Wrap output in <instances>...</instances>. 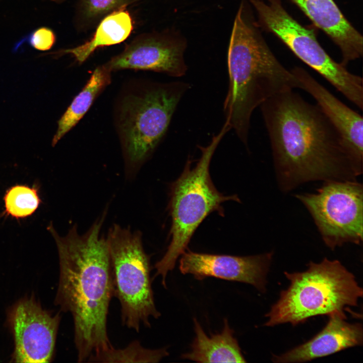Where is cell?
I'll return each instance as SVG.
<instances>
[{"label":"cell","mask_w":363,"mask_h":363,"mask_svg":"<svg viewBox=\"0 0 363 363\" xmlns=\"http://www.w3.org/2000/svg\"><path fill=\"white\" fill-rule=\"evenodd\" d=\"M260 108L283 191L310 181L354 180L359 175L344 141L318 105L290 90Z\"/></svg>","instance_id":"1"},{"label":"cell","mask_w":363,"mask_h":363,"mask_svg":"<svg viewBox=\"0 0 363 363\" xmlns=\"http://www.w3.org/2000/svg\"><path fill=\"white\" fill-rule=\"evenodd\" d=\"M107 210L84 234L74 225L65 236L52 224L47 229L56 245L59 278L55 304L69 312L74 326L78 362L112 347L107 330L113 296L110 259L106 238L100 231Z\"/></svg>","instance_id":"2"},{"label":"cell","mask_w":363,"mask_h":363,"mask_svg":"<svg viewBox=\"0 0 363 363\" xmlns=\"http://www.w3.org/2000/svg\"><path fill=\"white\" fill-rule=\"evenodd\" d=\"M251 5L241 0L229 41L228 90L223 103L225 122L248 146L252 114L273 96L301 86L277 59L264 39Z\"/></svg>","instance_id":"3"},{"label":"cell","mask_w":363,"mask_h":363,"mask_svg":"<svg viewBox=\"0 0 363 363\" xmlns=\"http://www.w3.org/2000/svg\"><path fill=\"white\" fill-rule=\"evenodd\" d=\"M231 128L225 122L220 132L206 147L199 146L201 156L192 168L188 161L180 176L171 186L168 208L172 224L170 243L163 257L155 265V276H160L166 287L168 272L174 267L178 258L186 252L190 239L200 223L211 213L222 216V203L240 202L236 195L224 196L215 188L211 179L209 166L214 153L224 136Z\"/></svg>","instance_id":"4"},{"label":"cell","mask_w":363,"mask_h":363,"mask_svg":"<svg viewBox=\"0 0 363 363\" xmlns=\"http://www.w3.org/2000/svg\"><path fill=\"white\" fill-rule=\"evenodd\" d=\"M190 87L180 81L147 82L123 95L117 107L116 126L127 177H134L159 144Z\"/></svg>","instance_id":"5"},{"label":"cell","mask_w":363,"mask_h":363,"mask_svg":"<svg viewBox=\"0 0 363 363\" xmlns=\"http://www.w3.org/2000/svg\"><path fill=\"white\" fill-rule=\"evenodd\" d=\"M284 274L290 285L265 315L266 326L290 323L295 326L310 317L328 315L346 307H355L362 289L354 276L337 260L310 262L302 272Z\"/></svg>","instance_id":"6"},{"label":"cell","mask_w":363,"mask_h":363,"mask_svg":"<svg viewBox=\"0 0 363 363\" xmlns=\"http://www.w3.org/2000/svg\"><path fill=\"white\" fill-rule=\"evenodd\" d=\"M110 259L113 296L120 304L123 325L138 332L141 324L150 327L158 319L151 286L150 257L139 231L114 224L106 238Z\"/></svg>","instance_id":"7"},{"label":"cell","mask_w":363,"mask_h":363,"mask_svg":"<svg viewBox=\"0 0 363 363\" xmlns=\"http://www.w3.org/2000/svg\"><path fill=\"white\" fill-rule=\"evenodd\" d=\"M257 12L258 24L279 38L303 62L315 70L360 109L363 107L362 78L334 60L321 47L313 30L297 22L281 0H248Z\"/></svg>","instance_id":"8"},{"label":"cell","mask_w":363,"mask_h":363,"mask_svg":"<svg viewBox=\"0 0 363 363\" xmlns=\"http://www.w3.org/2000/svg\"><path fill=\"white\" fill-rule=\"evenodd\" d=\"M317 192L296 195L312 215L327 247L362 241L363 188L354 180L325 181Z\"/></svg>","instance_id":"9"},{"label":"cell","mask_w":363,"mask_h":363,"mask_svg":"<svg viewBox=\"0 0 363 363\" xmlns=\"http://www.w3.org/2000/svg\"><path fill=\"white\" fill-rule=\"evenodd\" d=\"M187 41L174 28L138 37L104 64L111 72L124 69L148 70L178 77L185 75Z\"/></svg>","instance_id":"10"},{"label":"cell","mask_w":363,"mask_h":363,"mask_svg":"<svg viewBox=\"0 0 363 363\" xmlns=\"http://www.w3.org/2000/svg\"><path fill=\"white\" fill-rule=\"evenodd\" d=\"M60 316H52L33 298L14 308L12 326L15 341L13 359L17 362H49L55 344Z\"/></svg>","instance_id":"11"},{"label":"cell","mask_w":363,"mask_h":363,"mask_svg":"<svg viewBox=\"0 0 363 363\" xmlns=\"http://www.w3.org/2000/svg\"><path fill=\"white\" fill-rule=\"evenodd\" d=\"M272 255L240 257L188 251L181 255L179 268L182 274H191L197 280L211 277L238 281L251 284L264 292Z\"/></svg>","instance_id":"12"},{"label":"cell","mask_w":363,"mask_h":363,"mask_svg":"<svg viewBox=\"0 0 363 363\" xmlns=\"http://www.w3.org/2000/svg\"><path fill=\"white\" fill-rule=\"evenodd\" d=\"M291 71L300 82L301 89L316 100L317 105L339 133L357 168L362 173V116L340 101L303 68L295 67Z\"/></svg>","instance_id":"13"},{"label":"cell","mask_w":363,"mask_h":363,"mask_svg":"<svg viewBox=\"0 0 363 363\" xmlns=\"http://www.w3.org/2000/svg\"><path fill=\"white\" fill-rule=\"evenodd\" d=\"M328 316L329 318L326 325L313 338L282 354L273 355L272 361L305 362L362 345L361 324L347 322L344 311H335Z\"/></svg>","instance_id":"14"},{"label":"cell","mask_w":363,"mask_h":363,"mask_svg":"<svg viewBox=\"0 0 363 363\" xmlns=\"http://www.w3.org/2000/svg\"><path fill=\"white\" fill-rule=\"evenodd\" d=\"M313 24L323 31L340 49L344 66L361 57L363 38L346 19L333 0H290Z\"/></svg>","instance_id":"15"},{"label":"cell","mask_w":363,"mask_h":363,"mask_svg":"<svg viewBox=\"0 0 363 363\" xmlns=\"http://www.w3.org/2000/svg\"><path fill=\"white\" fill-rule=\"evenodd\" d=\"M195 337L189 352L182 355L183 359L198 362H245L233 330L227 319L222 330L208 336L200 324L194 319Z\"/></svg>","instance_id":"16"},{"label":"cell","mask_w":363,"mask_h":363,"mask_svg":"<svg viewBox=\"0 0 363 363\" xmlns=\"http://www.w3.org/2000/svg\"><path fill=\"white\" fill-rule=\"evenodd\" d=\"M133 29V21L129 12L125 9L117 10L103 18L89 41L74 48L62 49L56 53L71 54L79 63H82L97 48L124 41Z\"/></svg>","instance_id":"17"},{"label":"cell","mask_w":363,"mask_h":363,"mask_svg":"<svg viewBox=\"0 0 363 363\" xmlns=\"http://www.w3.org/2000/svg\"><path fill=\"white\" fill-rule=\"evenodd\" d=\"M111 72L104 65L94 70L86 85L58 120L57 130L52 140V146L79 122L97 97L110 84Z\"/></svg>","instance_id":"18"},{"label":"cell","mask_w":363,"mask_h":363,"mask_svg":"<svg viewBox=\"0 0 363 363\" xmlns=\"http://www.w3.org/2000/svg\"><path fill=\"white\" fill-rule=\"evenodd\" d=\"M167 348L151 349L143 347L138 340L126 347L116 349L112 347L91 356L89 362H158L167 356Z\"/></svg>","instance_id":"19"},{"label":"cell","mask_w":363,"mask_h":363,"mask_svg":"<svg viewBox=\"0 0 363 363\" xmlns=\"http://www.w3.org/2000/svg\"><path fill=\"white\" fill-rule=\"evenodd\" d=\"M4 214L18 219L30 216L39 207L41 200L37 186L16 185L4 196Z\"/></svg>","instance_id":"20"},{"label":"cell","mask_w":363,"mask_h":363,"mask_svg":"<svg viewBox=\"0 0 363 363\" xmlns=\"http://www.w3.org/2000/svg\"><path fill=\"white\" fill-rule=\"evenodd\" d=\"M137 0H84V12L88 18H96L105 15L125 9Z\"/></svg>","instance_id":"21"},{"label":"cell","mask_w":363,"mask_h":363,"mask_svg":"<svg viewBox=\"0 0 363 363\" xmlns=\"http://www.w3.org/2000/svg\"><path fill=\"white\" fill-rule=\"evenodd\" d=\"M56 36L50 28L39 27L19 41L14 47L15 51L24 43H27L33 48L40 51H46L53 46Z\"/></svg>","instance_id":"22"},{"label":"cell","mask_w":363,"mask_h":363,"mask_svg":"<svg viewBox=\"0 0 363 363\" xmlns=\"http://www.w3.org/2000/svg\"><path fill=\"white\" fill-rule=\"evenodd\" d=\"M51 1H53V2H61V1H63V0H51Z\"/></svg>","instance_id":"23"}]
</instances>
